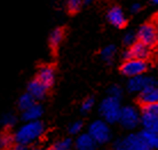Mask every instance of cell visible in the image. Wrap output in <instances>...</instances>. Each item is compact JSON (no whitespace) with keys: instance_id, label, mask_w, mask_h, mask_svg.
Instances as JSON below:
<instances>
[{"instance_id":"26","label":"cell","mask_w":158,"mask_h":150,"mask_svg":"<svg viewBox=\"0 0 158 150\" xmlns=\"http://www.w3.org/2000/svg\"><path fill=\"white\" fill-rule=\"evenodd\" d=\"M84 123L81 120H76L69 126V133L72 135H80V132L83 131Z\"/></svg>"},{"instance_id":"12","label":"cell","mask_w":158,"mask_h":150,"mask_svg":"<svg viewBox=\"0 0 158 150\" xmlns=\"http://www.w3.org/2000/svg\"><path fill=\"white\" fill-rule=\"evenodd\" d=\"M98 143L94 141L88 133H81L77 136L73 142V147L76 150H96Z\"/></svg>"},{"instance_id":"2","label":"cell","mask_w":158,"mask_h":150,"mask_svg":"<svg viewBox=\"0 0 158 150\" xmlns=\"http://www.w3.org/2000/svg\"><path fill=\"white\" fill-rule=\"evenodd\" d=\"M122 108L123 107H120V100L111 98V96H106L100 103L99 112L103 120L110 125V124L119 123Z\"/></svg>"},{"instance_id":"35","label":"cell","mask_w":158,"mask_h":150,"mask_svg":"<svg viewBox=\"0 0 158 150\" xmlns=\"http://www.w3.org/2000/svg\"><path fill=\"white\" fill-rule=\"evenodd\" d=\"M156 24H157V27H158V15H157V20H156Z\"/></svg>"},{"instance_id":"34","label":"cell","mask_w":158,"mask_h":150,"mask_svg":"<svg viewBox=\"0 0 158 150\" xmlns=\"http://www.w3.org/2000/svg\"><path fill=\"white\" fill-rule=\"evenodd\" d=\"M114 150H125V149H123V148H115Z\"/></svg>"},{"instance_id":"11","label":"cell","mask_w":158,"mask_h":150,"mask_svg":"<svg viewBox=\"0 0 158 150\" xmlns=\"http://www.w3.org/2000/svg\"><path fill=\"white\" fill-rule=\"evenodd\" d=\"M37 79L49 90L55 81V69L53 65H43L37 72Z\"/></svg>"},{"instance_id":"25","label":"cell","mask_w":158,"mask_h":150,"mask_svg":"<svg viewBox=\"0 0 158 150\" xmlns=\"http://www.w3.org/2000/svg\"><path fill=\"white\" fill-rule=\"evenodd\" d=\"M16 123V117L13 114H5L1 118V125L6 128L8 127H12L15 125Z\"/></svg>"},{"instance_id":"23","label":"cell","mask_w":158,"mask_h":150,"mask_svg":"<svg viewBox=\"0 0 158 150\" xmlns=\"http://www.w3.org/2000/svg\"><path fill=\"white\" fill-rule=\"evenodd\" d=\"M122 95H123V88L119 85H111L108 88V96L120 100L122 99Z\"/></svg>"},{"instance_id":"28","label":"cell","mask_w":158,"mask_h":150,"mask_svg":"<svg viewBox=\"0 0 158 150\" xmlns=\"http://www.w3.org/2000/svg\"><path fill=\"white\" fill-rule=\"evenodd\" d=\"M123 43H124V45H126L127 47L133 46L135 43H138L136 33H133V32H127V33H125V36L123 38Z\"/></svg>"},{"instance_id":"22","label":"cell","mask_w":158,"mask_h":150,"mask_svg":"<svg viewBox=\"0 0 158 150\" xmlns=\"http://www.w3.org/2000/svg\"><path fill=\"white\" fill-rule=\"evenodd\" d=\"M15 143V140H14V135H10L9 133L5 132L1 134V138H0V147L1 149H10Z\"/></svg>"},{"instance_id":"3","label":"cell","mask_w":158,"mask_h":150,"mask_svg":"<svg viewBox=\"0 0 158 150\" xmlns=\"http://www.w3.org/2000/svg\"><path fill=\"white\" fill-rule=\"evenodd\" d=\"M88 134L98 144H106L111 140V130L109 124L103 119H96L88 126Z\"/></svg>"},{"instance_id":"9","label":"cell","mask_w":158,"mask_h":150,"mask_svg":"<svg viewBox=\"0 0 158 150\" xmlns=\"http://www.w3.org/2000/svg\"><path fill=\"white\" fill-rule=\"evenodd\" d=\"M151 51L150 48L143 45L142 43H135L133 46H131L123 53V57L124 61L126 60H142L147 61V59L150 56Z\"/></svg>"},{"instance_id":"19","label":"cell","mask_w":158,"mask_h":150,"mask_svg":"<svg viewBox=\"0 0 158 150\" xmlns=\"http://www.w3.org/2000/svg\"><path fill=\"white\" fill-rule=\"evenodd\" d=\"M35 104H36V100L33 99L28 92L21 95L19 101H17V107H19V109H20L22 112L25 111L27 109H29V108H31L32 106H35Z\"/></svg>"},{"instance_id":"13","label":"cell","mask_w":158,"mask_h":150,"mask_svg":"<svg viewBox=\"0 0 158 150\" xmlns=\"http://www.w3.org/2000/svg\"><path fill=\"white\" fill-rule=\"evenodd\" d=\"M48 92V88L44 86L38 79H33L31 80L28 85V93L31 95L33 99L36 100H43Z\"/></svg>"},{"instance_id":"17","label":"cell","mask_w":158,"mask_h":150,"mask_svg":"<svg viewBox=\"0 0 158 150\" xmlns=\"http://www.w3.org/2000/svg\"><path fill=\"white\" fill-rule=\"evenodd\" d=\"M116 52H117V48H116L115 45H108V46H106L104 48L101 49L100 57L107 64H111L112 61H114V57L116 55Z\"/></svg>"},{"instance_id":"32","label":"cell","mask_w":158,"mask_h":150,"mask_svg":"<svg viewBox=\"0 0 158 150\" xmlns=\"http://www.w3.org/2000/svg\"><path fill=\"white\" fill-rule=\"evenodd\" d=\"M150 4L154 6H158V0H152V1H150Z\"/></svg>"},{"instance_id":"27","label":"cell","mask_w":158,"mask_h":150,"mask_svg":"<svg viewBox=\"0 0 158 150\" xmlns=\"http://www.w3.org/2000/svg\"><path fill=\"white\" fill-rule=\"evenodd\" d=\"M81 5L83 2L80 0H70V1H67V9L69 13H77L79 12V9L81 8Z\"/></svg>"},{"instance_id":"7","label":"cell","mask_w":158,"mask_h":150,"mask_svg":"<svg viewBox=\"0 0 158 150\" xmlns=\"http://www.w3.org/2000/svg\"><path fill=\"white\" fill-rule=\"evenodd\" d=\"M141 122V114L133 106H125L122 108L119 124L126 130H133Z\"/></svg>"},{"instance_id":"14","label":"cell","mask_w":158,"mask_h":150,"mask_svg":"<svg viewBox=\"0 0 158 150\" xmlns=\"http://www.w3.org/2000/svg\"><path fill=\"white\" fill-rule=\"evenodd\" d=\"M139 102L141 106H148L158 102V86H152L147 88L142 93L138 95Z\"/></svg>"},{"instance_id":"5","label":"cell","mask_w":158,"mask_h":150,"mask_svg":"<svg viewBox=\"0 0 158 150\" xmlns=\"http://www.w3.org/2000/svg\"><path fill=\"white\" fill-rule=\"evenodd\" d=\"M114 147L125 150H151L143 140L141 133H131L124 138L118 139Z\"/></svg>"},{"instance_id":"24","label":"cell","mask_w":158,"mask_h":150,"mask_svg":"<svg viewBox=\"0 0 158 150\" xmlns=\"http://www.w3.org/2000/svg\"><path fill=\"white\" fill-rule=\"evenodd\" d=\"M94 99L93 98H86V99L84 100L83 102H81V104H80V111L83 112V114H87V112H89V111L93 109V107H94Z\"/></svg>"},{"instance_id":"4","label":"cell","mask_w":158,"mask_h":150,"mask_svg":"<svg viewBox=\"0 0 158 150\" xmlns=\"http://www.w3.org/2000/svg\"><path fill=\"white\" fill-rule=\"evenodd\" d=\"M136 38L139 43L148 46L149 48L158 45V27L155 23L142 24L136 31Z\"/></svg>"},{"instance_id":"33","label":"cell","mask_w":158,"mask_h":150,"mask_svg":"<svg viewBox=\"0 0 158 150\" xmlns=\"http://www.w3.org/2000/svg\"><path fill=\"white\" fill-rule=\"evenodd\" d=\"M30 150H44L43 148H32V149H30Z\"/></svg>"},{"instance_id":"31","label":"cell","mask_w":158,"mask_h":150,"mask_svg":"<svg viewBox=\"0 0 158 150\" xmlns=\"http://www.w3.org/2000/svg\"><path fill=\"white\" fill-rule=\"evenodd\" d=\"M9 150H30L28 146H23V144H19V143H15L14 146L10 148Z\"/></svg>"},{"instance_id":"6","label":"cell","mask_w":158,"mask_h":150,"mask_svg":"<svg viewBox=\"0 0 158 150\" xmlns=\"http://www.w3.org/2000/svg\"><path fill=\"white\" fill-rule=\"evenodd\" d=\"M152 86H158V79L152 77V76L142 75L128 79L126 88L127 91L132 93V94L139 95L140 93H142L144 90Z\"/></svg>"},{"instance_id":"16","label":"cell","mask_w":158,"mask_h":150,"mask_svg":"<svg viewBox=\"0 0 158 150\" xmlns=\"http://www.w3.org/2000/svg\"><path fill=\"white\" fill-rule=\"evenodd\" d=\"M44 114V109L40 106L39 103H36L35 106H32L31 108L27 109L25 111L22 112V119L25 123H31V122H38L40 117Z\"/></svg>"},{"instance_id":"30","label":"cell","mask_w":158,"mask_h":150,"mask_svg":"<svg viewBox=\"0 0 158 150\" xmlns=\"http://www.w3.org/2000/svg\"><path fill=\"white\" fill-rule=\"evenodd\" d=\"M141 9H142V5L139 4V2H135V4H133L130 7L131 13H133V14H136V13H139Z\"/></svg>"},{"instance_id":"20","label":"cell","mask_w":158,"mask_h":150,"mask_svg":"<svg viewBox=\"0 0 158 150\" xmlns=\"http://www.w3.org/2000/svg\"><path fill=\"white\" fill-rule=\"evenodd\" d=\"M63 39H64V29L56 28L49 35V45L53 48H56L57 46H60V44L62 43Z\"/></svg>"},{"instance_id":"29","label":"cell","mask_w":158,"mask_h":150,"mask_svg":"<svg viewBox=\"0 0 158 150\" xmlns=\"http://www.w3.org/2000/svg\"><path fill=\"white\" fill-rule=\"evenodd\" d=\"M142 112H148V114L158 116V102L154 104H148V106H143Z\"/></svg>"},{"instance_id":"18","label":"cell","mask_w":158,"mask_h":150,"mask_svg":"<svg viewBox=\"0 0 158 150\" xmlns=\"http://www.w3.org/2000/svg\"><path fill=\"white\" fill-rule=\"evenodd\" d=\"M140 133H141L143 140L146 141V143L151 150L158 149V133L148 132V131H141Z\"/></svg>"},{"instance_id":"8","label":"cell","mask_w":158,"mask_h":150,"mask_svg":"<svg viewBox=\"0 0 158 150\" xmlns=\"http://www.w3.org/2000/svg\"><path fill=\"white\" fill-rule=\"evenodd\" d=\"M148 70V63L147 61L142 60H126L120 65V72L124 76L130 78L142 76Z\"/></svg>"},{"instance_id":"1","label":"cell","mask_w":158,"mask_h":150,"mask_svg":"<svg viewBox=\"0 0 158 150\" xmlns=\"http://www.w3.org/2000/svg\"><path fill=\"white\" fill-rule=\"evenodd\" d=\"M45 132V125L41 120L31 123H24L14 133L15 143L23 146H31L32 143L37 142Z\"/></svg>"},{"instance_id":"10","label":"cell","mask_w":158,"mask_h":150,"mask_svg":"<svg viewBox=\"0 0 158 150\" xmlns=\"http://www.w3.org/2000/svg\"><path fill=\"white\" fill-rule=\"evenodd\" d=\"M107 19L111 25L119 29L124 28L127 23L126 15L122 7H119V6H112L111 8H109L107 13Z\"/></svg>"},{"instance_id":"15","label":"cell","mask_w":158,"mask_h":150,"mask_svg":"<svg viewBox=\"0 0 158 150\" xmlns=\"http://www.w3.org/2000/svg\"><path fill=\"white\" fill-rule=\"evenodd\" d=\"M141 126L143 131L158 133V116L148 114V112H141Z\"/></svg>"},{"instance_id":"21","label":"cell","mask_w":158,"mask_h":150,"mask_svg":"<svg viewBox=\"0 0 158 150\" xmlns=\"http://www.w3.org/2000/svg\"><path fill=\"white\" fill-rule=\"evenodd\" d=\"M73 147V142L70 138H65L56 141L48 150H71Z\"/></svg>"}]
</instances>
